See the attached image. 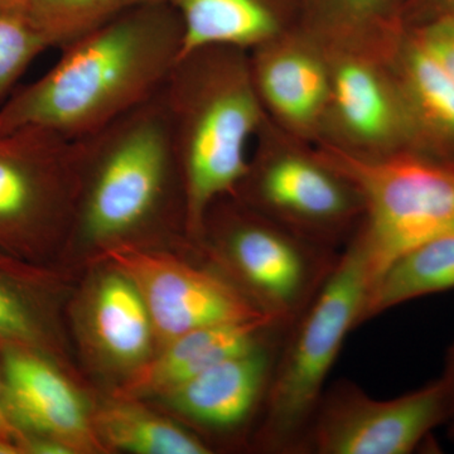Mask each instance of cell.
Returning <instances> with one entry per match:
<instances>
[{"instance_id": "6da1fadb", "label": "cell", "mask_w": 454, "mask_h": 454, "mask_svg": "<svg viewBox=\"0 0 454 454\" xmlns=\"http://www.w3.org/2000/svg\"><path fill=\"white\" fill-rule=\"evenodd\" d=\"M182 43L170 3L131 9L66 44L51 70L12 94L0 106V134L35 127L86 138L155 97Z\"/></svg>"}, {"instance_id": "7a4b0ae2", "label": "cell", "mask_w": 454, "mask_h": 454, "mask_svg": "<svg viewBox=\"0 0 454 454\" xmlns=\"http://www.w3.org/2000/svg\"><path fill=\"white\" fill-rule=\"evenodd\" d=\"M160 97L184 178L186 232L199 241L212 203L243 181L267 121L249 51L206 46L179 56Z\"/></svg>"}, {"instance_id": "3957f363", "label": "cell", "mask_w": 454, "mask_h": 454, "mask_svg": "<svg viewBox=\"0 0 454 454\" xmlns=\"http://www.w3.org/2000/svg\"><path fill=\"white\" fill-rule=\"evenodd\" d=\"M73 217L88 243L109 247L184 203V178L160 91L103 129L74 140Z\"/></svg>"}, {"instance_id": "277c9868", "label": "cell", "mask_w": 454, "mask_h": 454, "mask_svg": "<svg viewBox=\"0 0 454 454\" xmlns=\"http://www.w3.org/2000/svg\"><path fill=\"white\" fill-rule=\"evenodd\" d=\"M372 269L356 236L315 300L286 331L254 444L260 452L304 454L313 415L346 337L360 327Z\"/></svg>"}, {"instance_id": "5b68a950", "label": "cell", "mask_w": 454, "mask_h": 454, "mask_svg": "<svg viewBox=\"0 0 454 454\" xmlns=\"http://www.w3.org/2000/svg\"><path fill=\"white\" fill-rule=\"evenodd\" d=\"M202 240L210 244L223 274L265 316L288 328L315 300L342 252L310 243L236 195L212 203Z\"/></svg>"}, {"instance_id": "8992f818", "label": "cell", "mask_w": 454, "mask_h": 454, "mask_svg": "<svg viewBox=\"0 0 454 454\" xmlns=\"http://www.w3.org/2000/svg\"><path fill=\"white\" fill-rule=\"evenodd\" d=\"M234 195L310 243L340 250L356 234L364 201L319 149L265 121Z\"/></svg>"}, {"instance_id": "52a82bcc", "label": "cell", "mask_w": 454, "mask_h": 454, "mask_svg": "<svg viewBox=\"0 0 454 454\" xmlns=\"http://www.w3.org/2000/svg\"><path fill=\"white\" fill-rule=\"evenodd\" d=\"M316 146L363 197L364 219L355 236L372 280L408 250L454 234V160L419 152L358 158Z\"/></svg>"}, {"instance_id": "ba28073f", "label": "cell", "mask_w": 454, "mask_h": 454, "mask_svg": "<svg viewBox=\"0 0 454 454\" xmlns=\"http://www.w3.org/2000/svg\"><path fill=\"white\" fill-rule=\"evenodd\" d=\"M74 193V140L35 127L0 134V249L41 252L70 223Z\"/></svg>"}, {"instance_id": "9c48e42d", "label": "cell", "mask_w": 454, "mask_h": 454, "mask_svg": "<svg viewBox=\"0 0 454 454\" xmlns=\"http://www.w3.org/2000/svg\"><path fill=\"white\" fill-rule=\"evenodd\" d=\"M322 46L330 70V98L317 145L358 158L419 152L413 119L391 65V50Z\"/></svg>"}, {"instance_id": "30bf717a", "label": "cell", "mask_w": 454, "mask_h": 454, "mask_svg": "<svg viewBox=\"0 0 454 454\" xmlns=\"http://www.w3.org/2000/svg\"><path fill=\"white\" fill-rule=\"evenodd\" d=\"M453 420L443 379L389 400L373 399L354 381L325 387L304 454H408Z\"/></svg>"}, {"instance_id": "8fae6325", "label": "cell", "mask_w": 454, "mask_h": 454, "mask_svg": "<svg viewBox=\"0 0 454 454\" xmlns=\"http://www.w3.org/2000/svg\"><path fill=\"white\" fill-rule=\"evenodd\" d=\"M103 255L137 286L163 345L197 328L268 317L221 271L130 240L106 247Z\"/></svg>"}, {"instance_id": "7c38bea8", "label": "cell", "mask_w": 454, "mask_h": 454, "mask_svg": "<svg viewBox=\"0 0 454 454\" xmlns=\"http://www.w3.org/2000/svg\"><path fill=\"white\" fill-rule=\"evenodd\" d=\"M256 92L269 121L295 138L321 142L330 70L321 42L301 26L249 52Z\"/></svg>"}, {"instance_id": "4fadbf2b", "label": "cell", "mask_w": 454, "mask_h": 454, "mask_svg": "<svg viewBox=\"0 0 454 454\" xmlns=\"http://www.w3.org/2000/svg\"><path fill=\"white\" fill-rule=\"evenodd\" d=\"M0 369L9 419L20 437L55 439L74 453L103 448L82 396L46 354L0 343Z\"/></svg>"}, {"instance_id": "5bb4252c", "label": "cell", "mask_w": 454, "mask_h": 454, "mask_svg": "<svg viewBox=\"0 0 454 454\" xmlns=\"http://www.w3.org/2000/svg\"><path fill=\"white\" fill-rule=\"evenodd\" d=\"M288 330L252 351L221 361L160 399L207 432H239L264 411L278 355Z\"/></svg>"}, {"instance_id": "9a60e30c", "label": "cell", "mask_w": 454, "mask_h": 454, "mask_svg": "<svg viewBox=\"0 0 454 454\" xmlns=\"http://www.w3.org/2000/svg\"><path fill=\"white\" fill-rule=\"evenodd\" d=\"M286 330L288 327L269 317H260L190 331L169 340L157 356L133 370L116 397L136 402L162 397L221 361L252 351Z\"/></svg>"}, {"instance_id": "2e32d148", "label": "cell", "mask_w": 454, "mask_h": 454, "mask_svg": "<svg viewBox=\"0 0 454 454\" xmlns=\"http://www.w3.org/2000/svg\"><path fill=\"white\" fill-rule=\"evenodd\" d=\"M168 3L177 11L184 27L181 55L206 46H231L250 52L300 26L301 0Z\"/></svg>"}, {"instance_id": "e0dca14e", "label": "cell", "mask_w": 454, "mask_h": 454, "mask_svg": "<svg viewBox=\"0 0 454 454\" xmlns=\"http://www.w3.org/2000/svg\"><path fill=\"white\" fill-rule=\"evenodd\" d=\"M419 152L454 160V80L404 26L390 52Z\"/></svg>"}, {"instance_id": "ac0fdd59", "label": "cell", "mask_w": 454, "mask_h": 454, "mask_svg": "<svg viewBox=\"0 0 454 454\" xmlns=\"http://www.w3.org/2000/svg\"><path fill=\"white\" fill-rule=\"evenodd\" d=\"M90 325L98 348L118 365L136 370L152 357L153 322L138 289L121 271L113 268L98 283Z\"/></svg>"}, {"instance_id": "d6986e66", "label": "cell", "mask_w": 454, "mask_h": 454, "mask_svg": "<svg viewBox=\"0 0 454 454\" xmlns=\"http://www.w3.org/2000/svg\"><path fill=\"white\" fill-rule=\"evenodd\" d=\"M406 0H301L300 26L325 44L390 51L404 28Z\"/></svg>"}, {"instance_id": "ffe728a7", "label": "cell", "mask_w": 454, "mask_h": 454, "mask_svg": "<svg viewBox=\"0 0 454 454\" xmlns=\"http://www.w3.org/2000/svg\"><path fill=\"white\" fill-rule=\"evenodd\" d=\"M450 289H454V234L418 245L373 278L358 325L406 301Z\"/></svg>"}, {"instance_id": "44dd1931", "label": "cell", "mask_w": 454, "mask_h": 454, "mask_svg": "<svg viewBox=\"0 0 454 454\" xmlns=\"http://www.w3.org/2000/svg\"><path fill=\"white\" fill-rule=\"evenodd\" d=\"M100 442L116 450L138 454H208L211 447L178 424L151 413L136 400L116 397L95 415Z\"/></svg>"}, {"instance_id": "7402d4cb", "label": "cell", "mask_w": 454, "mask_h": 454, "mask_svg": "<svg viewBox=\"0 0 454 454\" xmlns=\"http://www.w3.org/2000/svg\"><path fill=\"white\" fill-rule=\"evenodd\" d=\"M0 249V343L23 346L46 354L50 346L40 297V280L33 271L5 258Z\"/></svg>"}, {"instance_id": "603a6c76", "label": "cell", "mask_w": 454, "mask_h": 454, "mask_svg": "<svg viewBox=\"0 0 454 454\" xmlns=\"http://www.w3.org/2000/svg\"><path fill=\"white\" fill-rule=\"evenodd\" d=\"M162 2L168 0H31L26 20L50 49H62L131 9Z\"/></svg>"}, {"instance_id": "cb8c5ba5", "label": "cell", "mask_w": 454, "mask_h": 454, "mask_svg": "<svg viewBox=\"0 0 454 454\" xmlns=\"http://www.w3.org/2000/svg\"><path fill=\"white\" fill-rule=\"evenodd\" d=\"M43 37L26 20L0 18V106L35 57L49 50Z\"/></svg>"}, {"instance_id": "d4e9b609", "label": "cell", "mask_w": 454, "mask_h": 454, "mask_svg": "<svg viewBox=\"0 0 454 454\" xmlns=\"http://www.w3.org/2000/svg\"><path fill=\"white\" fill-rule=\"evenodd\" d=\"M438 17L454 20V0H406L405 25Z\"/></svg>"}, {"instance_id": "484cf974", "label": "cell", "mask_w": 454, "mask_h": 454, "mask_svg": "<svg viewBox=\"0 0 454 454\" xmlns=\"http://www.w3.org/2000/svg\"><path fill=\"white\" fill-rule=\"evenodd\" d=\"M0 438L4 439L8 443L13 444L16 448L18 438H20V433H18L16 427L9 419L7 406H5L2 369H0Z\"/></svg>"}, {"instance_id": "4316f807", "label": "cell", "mask_w": 454, "mask_h": 454, "mask_svg": "<svg viewBox=\"0 0 454 454\" xmlns=\"http://www.w3.org/2000/svg\"><path fill=\"white\" fill-rule=\"evenodd\" d=\"M29 2L31 0H0V18L26 20Z\"/></svg>"}, {"instance_id": "83f0119b", "label": "cell", "mask_w": 454, "mask_h": 454, "mask_svg": "<svg viewBox=\"0 0 454 454\" xmlns=\"http://www.w3.org/2000/svg\"><path fill=\"white\" fill-rule=\"evenodd\" d=\"M443 381L446 382L448 393H450V402H452L453 408V420L454 422V342L453 345L448 348L446 355V363H444L443 373L441 376ZM450 422V423H452Z\"/></svg>"}, {"instance_id": "f1b7e54d", "label": "cell", "mask_w": 454, "mask_h": 454, "mask_svg": "<svg viewBox=\"0 0 454 454\" xmlns=\"http://www.w3.org/2000/svg\"><path fill=\"white\" fill-rule=\"evenodd\" d=\"M0 454H20V450L13 444L8 443L4 439L0 438Z\"/></svg>"}, {"instance_id": "f546056e", "label": "cell", "mask_w": 454, "mask_h": 454, "mask_svg": "<svg viewBox=\"0 0 454 454\" xmlns=\"http://www.w3.org/2000/svg\"><path fill=\"white\" fill-rule=\"evenodd\" d=\"M448 434H450V441L454 442V422L450 423V430H448Z\"/></svg>"}]
</instances>
